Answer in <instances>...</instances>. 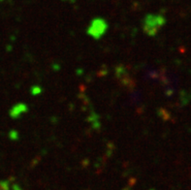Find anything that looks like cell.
Here are the masks:
<instances>
[{
	"instance_id": "cell-1",
	"label": "cell",
	"mask_w": 191,
	"mask_h": 190,
	"mask_svg": "<svg viewBox=\"0 0 191 190\" xmlns=\"http://www.w3.org/2000/svg\"><path fill=\"white\" fill-rule=\"evenodd\" d=\"M165 24V19L161 15L149 14L143 19V30L149 36L156 35Z\"/></svg>"
},
{
	"instance_id": "cell-2",
	"label": "cell",
	"mask_w": 191,
	"mask_h": 190,
	"mask_svg": "<svg viewBox=\"0 0 191 190\" xmlns=\"http://www.w3.org/2000/svg\"><path fill=\"white\" fill-rule=\"evenodd\" d=\"M107 28H108L107 21L101 18H96L91 21L89 29H87V33H89V35H90L93 39L97 40L104 35Z\"/></svg>"
},
{
	"instance_id": "cell-3",
	"label": "cell",
	"mask_w": 191,
	"mask_h": 190,
	"mask_svg": "<svg viewBox=\"0 0 191 190\" xmlns=\"http://www.w3.org/2000/svg\"><path fill=\"white\" fill-rule=\"evenodd\" d=\"M115 76L120 84L128 89H132L135 86V81L131 78L128 70L125 69L123 65H119L115 69Z\"/></svg>"
}]
</instances>
